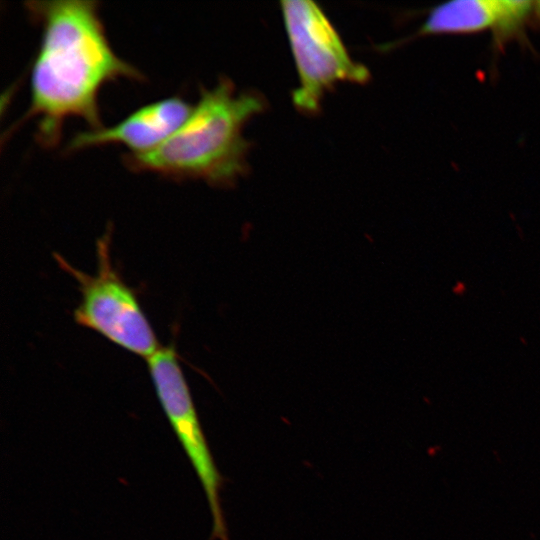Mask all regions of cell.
Returning a JSON list of instances; mask_svg holds the SVG:
<instances>
[{
  "instance_id": "obj_1",
  "label": "cell",
  "mask_w": 540,
  "mask_h": 540,
  "mask_svg": "<svg viewBox=\"0 0 540 540\" xmlns=\"http://www.w3.org/2000/svg\"><path fill=\"white\" fill-rule=\"evenodd\" d=\"M97 4L95 0L24 3L42 33L31 68L30 105L19 123L38 117L35 138L41 146L59 142L68 116L81 117L90 129L101 128L97 95L106 81L144 79L111 48Z\"/></svg>"
},
{
  "instance_id": "obj_4",
  "label": "cell",
  "mask_w": 540,
  "mask_h": 540,
  "mask_svg": "<svg viewBox=\"0 0 540 540\" xmlns=\"http://www.w3.org/2000/svg\"><path fill=\"white\" fill-rule=\"evenodd\" d=\"M96 255L97 271L91 275L73 267L61 255L54 254L58 265L78 283L81 299L74 310V320L147 360L161 346L135 291L112 265L110 231L97 240Z\"/></svg>"
},
{
  "instance_id": "obj_5",
  "label": "cell",
  "mask_w": 540,
  "mask_h": 540,
  "mask_svg": "<svg viewBox=\"0 0 540 540\" xmlns=\"http://www.w3.org/2000/svg\"><path fill=\"white\" fill-rule=\"evenodd\" d=\"M147 364L161 407L206 495L212 517V536L228 540L219 498L222 479L202 431L174 346H161L147 359Z\"/></svg>"
},
{
  "instance_id": "obj_2",
  "label": "cell",
  "mask_w": 540,
  "mask_h": 540,
  "mask_svg": "<svg viewBox=\"0 0 540 540\" xmlns=\"http://www.w3.org/2000/svg\"><path fill=\"white\" fill-rule=\"evenodd\" d=\"M265 106L261 95L237 93L231 80L221 78L213 88H201L189 117L163 143L144 153L127 152L123 162L134 171L231 185L248 170L250 144L243 128Z\"/></svg>"
},
{
  "instance_id": "obj_6",
  "label": "cell",
  "mask_w": 540,
  "mask_h": 540,
  "mask_svg": "<svg viewBox=\"0 0 540 540\" xmlns=\"http://www.w3.org/2000/svg\"><path fill=\"white\" fill-rule=\"evenodd\" d=\"M532 12L533 2L529 0H453L433 7L415 33L380 49L392 50L419 37L485 30L492 31L495 45L500 46L524 32Z\"/></svg>"
},
{
  "instance_id": "obj_3",
  "label": "cell",
  "mask_w": 540,
  "mask_h": 540,
  "mask_svg": "<svg viewBox=\"0 0 540 540\" xmlns=\"http://www.w3.org/2000/svg\"><path fill=\"white\" fill-rule=\"evenodd\" d=\"M299 85L292 101L305 114L319 112L324 94L339 82L364 84L366 66L355 61L321 7L309 0L280 2Z\"/></svg>"
},
{
  "instance_id": "obj_7",
  "label": "cell",
  "mask_w": 540,
  "mask_h": 540,
  "mask_svg": "<svg viewBox=\"0 0 540 540\" xmlns=\"http://www.w3.org/2000/svg\"><path fill=\"white\" fill-rule=\"evenodd\" d=\"M193 109L177 95L144 105L111 127L90 129L75 134L66 151L85 147L120 143L128 153H144L154 149L172 135L189 117Z\"/></svg>"
}]
</instances>
